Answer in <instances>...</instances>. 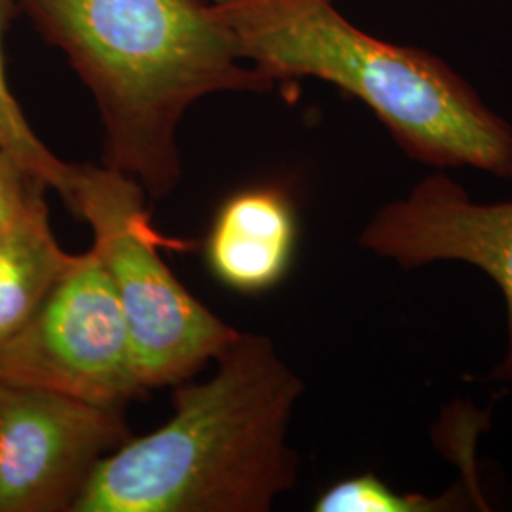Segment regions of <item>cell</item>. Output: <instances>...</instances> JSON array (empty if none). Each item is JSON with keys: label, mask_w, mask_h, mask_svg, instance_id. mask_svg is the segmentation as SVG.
Here are the masks:
<instances>
[{"label": "cell", "mask_w": 512, "mask_h": 512, "mask_svg": "<svg viewBox=\"0 0 512 512\" xmlns=\"http://www.w3.org/2000/svg\"><path fill=\"white\" fill-rule=\"evenodd\" d=\"M59 48L95 99L103 165L152 198L181 179L186 110L222 92H270L274 80L241 52L213 0H12Z\"/></svg>", "instance_id": "1"}, {"label": "cell", "mask_w": 512, "mask_h": 512, "mask_svg": "<svg viewBox=\"0 0 512 512\" xmlns=\"http://www.w3.org/2000/svg\"><path fill=\"white\" fill-rule=\"evenodd\" d=\"M173 416L116 448L74 512H268L298 480L289 425L304 384L262 334L239 332Z\"/></svg>", "instance_id": "2"}, {"label": "cell", "mask_w": 512, "mask_h": 512, "mask_svg": "<svg viewBox=\"0 0 512 512\" xmlns=\"http://www.w3.org/2000/svg\"><path fill=\"white\" fill-rule=\"evenodd\" d=\"M217 6L241 55L274 82L325 80L363 101L406 156L512 181L511 124L437 55L368 35L330 0Z\"/></svg>", "instance_id": "3"}, {"label": "cell", "mask_w": 512, "mask_h": 512, "mask_svg": "<svg viewBox=\"0 0 512 512\" xmlns=\"http://www.w3.org/2000/svg\"><path fill=\"white\" fill-rule=\"evenodd\" d=\"M145 188L107 165H76L69 211L92 228L148 391L190 380L239 336L183 287L160 256Z\"/></svg>", "instance_id": "4"}, {"label": "cell", "mask_w": 512, "mask_h": 512, "mask_svg": "<svg viewBox=\"0 0 512 512\" xmlns=\"http://www.w3.org/2000/svg\"><path fill=\"white\" fill-rule=\"evenodd\" d=\"M0 380L124 408L147 395L118 298L92 249L0 344Z\"/></svg>", "instance_id": "5"}, {"label": "cell", "mask_w": 512, "mask_h": 512, "mask_svg": "<svg viewBox=\"0 0 512 512\" xmlns=\"http://www.w3.org/2000/svg\"><path fill=\"white\" fill-rule=\"evenodd\" d=\"M129 439L124 408L0 380V512H74Z\"/></svg>", "instance_id": "6"}, {"label": "cell", "mask_w": 512, "mask_h": 512, "mask_svg": "<svg viewBox=\"0 0 512 512\" xmlns=\"http://www.w3.org/2000/svg\"><path fill=\"white\" fill-rule=\"evenodd\" d=\"M359 243L403 268L465 262L492 277L507 306V349L492 380L512 385V200L476 202L439 169L380 207Z\"/></svg>", "instance_id": "7"}, {"label": "cell", "mask_w": 512, "mask_h": 512, "mask_svg": "<svg viewBox=\"0 0 512 512\" xmlns=\"http://www.w3.org/2000/svg\"><path fill=\"white\" fill-rule=\"evenodd\" d=\"M296 236L294 205L283 188H245L220 205L205 239V262L232 291L266 293L289 272Z\"/></svg>", "instance_id": "8"}, {"label": "cell", "mask_w": 512, "mask_h": 512, "mask_svg": "<svg viewBox=\"0 0 512 512\" xmlns=\"http://www.w3.org/2000/svg\"><path fill=\"white\" fill-rule=\"evenodd\" d=\"M42 211L0 241V344L23 329L76 260Z\"/></svg>", "instance_id": "9"}, {"label": "cell", "mask_w": 512, "mask_h": 512, "mask_svg": "<svg viewBox=\"0 0 512 512\" xmlns=\"http://www.w3.org/2000/svg\"><path fill=\"white\" fill-rule=\"evenodd\" d=\"M16 14L12 0H0V148L12 154L19 164L31 169L44 183L55 190L59 198L69 205L73 192L76 165L57 158L46 147L37 133L31 129L14 93L8 86L6 57H4V33L8 21Z\"/></svg>", "instance_id": "10"}, {"label": "cell", "mask_w": 512, "mask_h": 512, "mask_svg": "<svg viewBox=\"0 0 512 512\" xmlns=\"http://www.w3.org/2000/svg\"><path fill=\"white\" fill-rule=\"evenodd\" d=\"M471 490L454 484L439 497L399 494L374 473L351 476L332 484L313 503L315 512H454L465 511Z\"/></svg>", "instance_id": "11"}, {"label": "cell", "mask_w": 512, "mask_h": 512, "mask_svg": "<svg viewBox=\"0 0 512 512\" xmlns=\"http://www.w3.org/2000/svg\"><path fill=\"white\" fill-rule=\"evenodd\" d=\"M48 190L38 175L0 148V241L48 211Z\"/></svg>", "instance_id": "12"}, {"label": "cell", "mask_w": 512, "mask_h": 512, "mask_svg": "<svg viewBox=\"0 0 512 512\" xmlns=\"http://www.w3.org/2000/svg\"><path fill=\"white\" fill-rule=\"evenodd\" d=\"M213 2H217V4H224V2H230V0H213Z\"/></svg>", "instance_id": "13"}]
</instances>
